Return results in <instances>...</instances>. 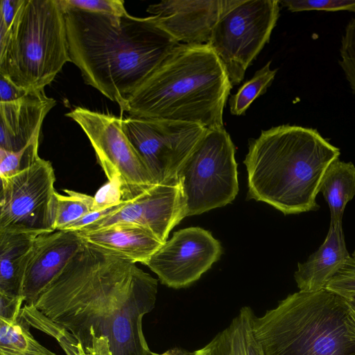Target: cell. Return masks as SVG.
Segmentation results:
<instances>
[{"instance_id":"4fadbf2b","label":"cell","mask_w":355,"mask_h":355,"mask_svg":"<svg viewBox=\"0 0 355 355\" xmlns=\"http://www.w3.org/2000/svg\"><path fill=\"white\" fill-rule=\"evenodd\" d=\"M185 216L178 180L157 184L126 200L116 211L78 231L98 230L114 223H129L150 231L165 243L171 230Z\"/></svg>"},{"instance_id":"6da1fadb","label":"cell","mask_w":355,"mask_h":355,"mask_svg":"<svg viewBox=\"0 0 355 355\" xmlns=\"http://www.w3.org/2000/svg\"><path fill=\"white\" fill-rule=\"evenodd\" d=\"M157 285L135 263L83 241L33 304L85 351L104 336L112 355H148L142 320L155 308Z\"/></svg>"},{"instance_id":"1f68e13d","label":"cell","mask_w":355,"mask_h":355,"mask_svg":"<svg viewBox=\"0 0 355 355\" xmlns=\"http://www.w3.org/2000/svg\"><path fill=\"white\" fill-rule=\"evenodd\" d=\"M21 0H1L0 4V40L6 37Z\"/></svg>"},{"instance_id":"52a82bcc","label":"cell","mask_w":355,"mask_h":355,"mask_svg":"<svg viewBox=\"0 0 355 355\" xmlns=\"http://www.w3.org/2000/svg\"><path fill=\"white\" fill-rule=\"evenodd\" d=\"M185 216L231 202L239 191L235 147L226 130L207 129L180 168Z\"/></svg>"},{"instance_id":"e0dca14e","label":"cell","mask_w":355,"mask_h":355,"mask_svg":"<svg viewBox=\"0 0 355 355\" xmlns=\"http://www.w3.org/2000/svg\"><path fill=\"white\" fill-rule=\"evenodd\" d=\"M83 241L125 260L144 264L164 243L150 231L129 223L77 231Z\"/></svg>"},{"instance_id":"d6a6232c","label":"cell","mask_w":355,"mask_h":355,"mask_svg":"<svg viewBox=\"0 0 355 355\" xmlns=\"http://www.w3.org/2000/svg\"><path fill=\"white\" fill-rule=\"evenodd\" d=\"M24 302L22 296L0 293V318L15 320L20 314Z\"/></svg>"},{"instance_id":"74e56055","label":"cell","mask_w":355,"mask_h":355,"mask_svg":"<svg viewBox=\"0 0 355 355\" xmlns=\"http://www.w3.org/2000/svg\"><path fill=\"white\" fill-rule=\"evenodd\" d=\"M352 310L355 311V294L343 297Z\"/></svg>"},{"instance_id":"83f0119b","label":"cell","mask_w":355,"mask_h":355,"mask_svg":"<svg viewBox=\"0 0 355 355\" xmlns=\"http://www.w3.org/2000/svg\"><path fill=\"white\" fill-rule=\"evenodd\" d=\"M64 8H76L101 15L121 17L128 12L122 0H58Z\"/></svg>"},{"instance_id":"ba28073f","label":"cell","mask_w":355,"mask_h":355,"mask_svg":"<svg viewBox=\"0 0 355 355\" xmlns=\"http://www.w3.org/2000/svg\"><path fill=\"white\" fill-rule=\"evenodd\" d=\"M278 0H223L220 17L207 45L221 62L232 85L270 40L279 16Z\"/></svg>"},{"instance_id":"7a4b0ae2","label":"cell","mask_w":355,"mask_h":355,"mask_svg":"<svg viewBox=\"0 0 355 355\" xmlns=\"http://www.w3.org/2000/svg\"><path fill=\"white\" fill-rule=\"evenodd\" d=\"M63 10L70 62L87 85L117 103L121 112H127L130 95L180 44L153 15Z\"/></svg>"},{"instance_id":"d6986e66","label":"cell","mask_w":355,"mask_h":355,"mask_svg":"<svg viewBox=\"0 0 355 355\" xmlns=\"http://www.w3.org/2000/svg\"><path fill=\"white\" fill-rule=\"evenodd\" d=\"M36 236L0 231V293L21 296L25 271Z\"/></svg>"},{"instance_id":"2e32d148","label":"cell","mask_w":355,"mask_h":355,"mask_svg":"<svg viewBox=\"0 0 355 355\" xmlns=\"http://www.w3.org/2000/svg\"><path fill=\"white\" fill-rule=\"evenodd\" d=\"M55 103L44 90L28 91L17 101L0 102V148L18 151L40 137L44 118Z\"/></svg>"},{"instance_id":"ab89813d","label":"cell","mask_w":355,"mask_h":355,"mask_svg":"<svg viewBox=\"0 0 355 355\" xmlns=\"http://www.w3.org/2000/svg\"><path fill=\"white\" fill-rule=\"evenodd\" d=\"M353 259H355V250H354V252H352V254L351 256Z\"/></svg>"},{"instance_id":"7c38bea8","label":"cell","mask_w":355,"mask_h":355,"mask_svg":"<svg viewBox=\"0 0 355 355\" xmlns=\"http://www.w3.org/2000/svg\"><path fill=\"white\" fill-rule=\"evenodd\" d=\"M221 253L220 242L209 231L191 227L174 232L144 265L158 276L161 284L179 289L199 279Z\"/></svg>"},{"instance_id":"4316f807","label":"cell","mask_w":355,"mask_h":355,"mask_svg":"<svg viewBox=\"0 0 355 355\" xmlns=\"http://www.w3.org/2000/svg\"><path fill=\"white\" fill-rule=\"evenodd\" d=\"M279 2L293 12L310 10L355 12V0H284Z\"/></svg>"},{"instance_id":"5b68a950","label":"cell","mask_w":355,"mask_h":355,"mask_svg":"<svg viewBox=\"0 0 355 355\" xmlns=\"http://www.w3.org/2000/svg\"><path fill=\"white\" fill-rule=\"evenodd\" d=\"M252 328L265 355H355V320L345 298L326 288L288 295Z\"/></svg>"},{"instance_id":"cb8c5ba5","label":"cell","mask_w":355,"mask_h":355,"mask_svg":"<svg viewBox=\"0 0 355 355\" xmlns=\"http://www.w3.org/2000/svg\"><path fill=\"white\" fill-rule=\"evenodd\" d=\"M271 61L268 62L263 67L256 71L251 79L246 81L231 96L230 100V111L232 115L241 116L252 102L259 96L266 93L275 79L277 69H270Z\"/></svg>"},{"instance_id":"3957f363","label":"cell","mask_w":355,"mask_h":355,"mask_svg":"<svg viewBox=\"0 0 355 355\" xmlns=\"http://www.w3.org/2000/svg\"><path fill=\"white\" fill-rule=\"evenodd\" d=\"M340 149L311 128L281 125L250 139L243 163L248 194L284 214L316 211L323 176Z\"/></svg>"},{"instance_id":"44dd1931","label":"cell","mask_w":355,"mask_h":355,"mask_svg":"<svg viewBox=\"0 0 355 355\" xmlns=\"http://www.w3.org/2000/svg\"><path fill=\"white\" fill-rule=\"evenodd\" d=\"M30 327L20 314L15 320L0 318V355H56L33 337Z\"/></svg>"},{"instance_id":"ac0fdd59","label":"cell","mask_w":355,"mask_h":355,"mask_svg":"<svg viewBox=\"0 0 355 355\" xmlns=\"http://www.w3.org/2000/svg\"><path fill=\"white\" fill-rule=\"evenodd\" d=\"M349 257L343 223L330 225L322 245L306 261L297 264L294 278L298 288L302 291H317L325 288Z\"/></svg>"},{"instance_id":"30bf717a","label":"cell","mask_w":355,"mask_h":355,"mask_svg":"<svg viewBox=\"0 0 355 355\" xmlns=\"http://www.w3.org/2000/svg\"><path fill=\"white\" fill-rule=\"evenodd\" d=\"M1 180L0 231L36 236L55 231V176L49 161L40 158Z\"/></svg>"},{"instance_id":"836d02e7","label":"cell","mask_w":355,"mask_h":355,"mask_svg":"<svg viewBox=\"0 0 355 355\" xmlns=\"http://www.w3.org/2000/svg\"><path fill=\"white\" fill-rule=\"evenodd\" d=\"M28 91L12 83L6 76L0 74V102L8 103L23 97Z\"/></svg>"},{"instance_id":"9a60e30c","label":"cell","mask_w":355,"mask_h":355,"mask_svg":"<svg viewBox=\"0 0 355 355\" xmlns=\"http://www.w3.org/2000/svg\"><path fill=\"white\" fill-rule=\"evenodd\" d=\"M222 8L223 0H167L146 11L178 43L207 44Z\"/></svg>"},{"instance_id":"ffe728a7","label":"cell","mask_w":355,"mask_h":355,"mask_svg":"<svg viewBox=\"0 0 355 355\" xmlns=\"http://www.w3.org/2000/svg\"><path fill=\"white\" fill-rule=\"evenodd\" d=\"M320 192L329 205L330 225L343 223L346 205L355 196L354 164L339 159L331 163L323 176Z\"/></svg>"},{"instance_id":"8fae6325","label":"cell","mask_w":355,"mask_h":355,"mask_svg":"<svg viewBox=\"0 0 355 355\" xmlns=\"http://www.w3.org/2000/svg\"><path fill=\"white\" fill-rule=\"evenodd\" d=\"M122 127L156 184L178 180L180 168L207 130L196 123L130 116Z\"/></svg>"},{"instance_id":"277c9868","label":"cell","mask_w":355,"mask_h":355,"mask_svg":"<svg viewBox=\"0 0 355 355\" xmlns=\"http://www.w3.org/2000/svg\"><path fill=\"white\" fill-rule=\"evenodd\" d=\"M232 87L207 44H178L128 99L130 116L224 127Z\"/></svg>"},{"instance_id":"7402d4cb","label":"cell","mask_w":355,"mask_h":355,"mask_svg":"<svg viewBox=\"0 0 355 355\" xmlns=\"http://www.w3.org/2000/svg\"><path fill=\"white\" fill-rule=\"evenodd\" d=\"M20 315L31 327L54 338L65 355L86 354V352L71 333L46 316L33 304H24L21 309Z\"/></svg>"},{"instance_id":"d590c367","label":"cell","mask_w":355,"mask_h":355,"mask_svg":"<svg viewBox=\"0 0 355 355\" xmlns=\"http://www.w3.org/2000/svg\"><path fill=\"white\" fill-rule=\"evenodd\" d=\"M148 355H199L197 350L193 352L188 351L181 347H173L167 349L163 353H155L150 352Z\"/></svg>"},{"instance_id":"4dcf8cb0","label":"cell","mask_w":355,"mask_h":355,"mask_svg":"<svg viewBox=\"0 0 355 355\" xmlns=\"http://www.w3.org/2000/svg\"><path fill=\"white\" fill-rule=\"evenodd\" d=\"M242 308L245 315V355H265L260 343L254 335L252 328V318L254 313L250 306H245Z\"/></svg>"},{"instance_id":"5bb4252c","label":"cell","mask_w":355,"mask_h":355,"mask_svg":"<svg viewBox=\"0 0 355 355\" xmlns=\"http://www.w3.org/2000/svg\"><path fill=\"white\" fill-rule=\"evenodd\" d=\"M83 243L77 231L55 230L37 235L26 266L21 296L33 304L64 270Z\"/></svg>"},{"instance_id":"484cf974","label":"cell","mask_w":355,"mask_h":355,"mask_svg":"<svg viewBox=\"0 0 355 355\" xmlns=\"http://www.w3.org/2000/svg\"><path fill=\"white\" fill-rule=\"evenodd\" d=\"M338 64L355 94V17L346 25L341 37Z\"/></svg>"},{"instance_id":"603a6c76","label":"cell","mask_w":355,"mask_h":355,"mask_svg":"<svg viewBox=\"0 0 355 355\" xmlns=\"http://www.w3.org/2000/svg\"><path fill=\"white\" fill-rule=\"evenodd\" d=\"M66 195L56 192L54 209L55 230H62L94 211V196L64 189Z\"/></svg>"},{"instance_id":"8992f818","label":"cell","mask_w":355,"mask_h":355,"mask_svg":"<svg viewBox=\"0 0 355 355\" xmlns=\"http://www.w3.org/2000/svg\"><path fill=\"white\" fill-rule=\"evenodd\" d=\"M67 62L66 19L58 0H21L0 42V74L26 91L44 90Z\"/></svg>"},{"instance_id":"d4e9b609","label":"cell","mask_w":355,"mask_h":355,"mask_svg":"<svg viewBox=\"0 0 355 355\" xmlns=\"http://www.w3.org/2000/svg\"><path fill=\"white\" fill-rule=\"evenodd\" d=\"M40 138L32 140L18 151L0 148V178H11L27 169L40 158L38 154Z\"/></svg>"},{"instance_id":"f35d334b","label":"cell","mask_w":355,"mask_h":355,"mask_svg":"<svg viewBox=\"0 0 355 355\" xmlns=\"http://www.w3.org/2000/svg\"><path fill=\"white\" fill-rule=\"evenodd\" d=\"M351 308V307H350ZM352 309V308H351ZM352 315H353V318L355 320V311L354 310L352 309Z\"/></svg>"},{"instance_id":"f546056e","label":"cell","mask_w":355,"mask_h":355,"mask_svg":"<svg viewBox=\"0 0 355 355\" xmlns=\"http://www.w3.org/2000/svg\"><path fill=\"white\" fill-rule=\"evenodd\" d=\"M123 199L121 184L117 179L108 180L94 196V211L120 204Z\"/></svg>"},{"instance_id":"8d00e7d4","label":"cell","mask_w":355,"mask_h":355,"mask_svg":"<svg viewBox=\"0 0 355 355\" xmlns=\"http://www.w3.org/2000/svg\"><path fill=\"white\" fill-rule=\"evenodd\" d=\"M205 355H245V352L240 348L226 347L211 351Z\"/></svg>"},{"instance_id":"e575fe53","label":"cell","mask_w":355,"mask_h":355,"mask_svg":"<svg viewBox=\"0 0 355 355\" xmlns=\"http://www.w3.org/2000/svg\"><path fill=\"white\" fill-rule=\"evenodd\" d=\"M85 352V355H112L109 339L104 336L93 337L92 346Z\"/></svg>"},{"instance_id":"9c48e42d","label":"cell","mask_w":355,"mask_h":355,"mask_svg":"<svg viewBox=\"0 0 355 355\" xmlns=\"http://www.w3.org/2000/svg\"><path fill=\"white\" fill-rule=\"evenodd\" d=\"M66 116L87 135L108 180L120 181L123 200L157 184L124 132L121 117L82 107Z\"/></svg>"},{"instance_id":"f1b7e54d","label":"cell","mask_w":355,"mask_h":355,"mask_svg":"<svg viewBox=\"0 0 355 355\" xmlns=\"http://www.w3.org/2000/svg\"><path fill=\"white\" fill-rule=\"evenodd\" d=\"M325 288L343 297L354 295L355 259L349 257Z\"/></svg>"}]
</instances>
